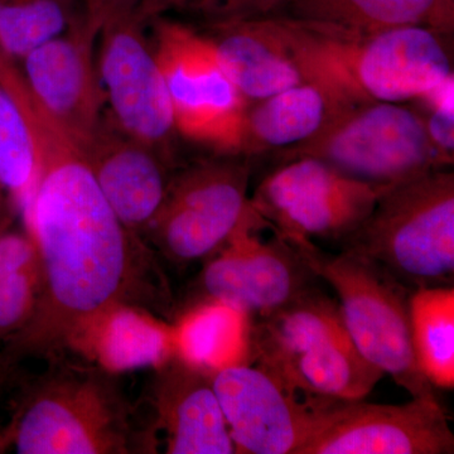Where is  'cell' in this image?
<instances>
[{"label":"cell","instance_id":"cell-27","mask_svg":"<svg viewBox=\"0 0 454 454\" xmlns=\"http://www.w3.org/2000/svg\"><path fill=\"white\" fill-rule=\"evenodd\" d=\"M38 286V267L0 279V345L22 330L31 318Z\"/></svg>","mask_w":454,"mask_h":454},{"label":"cell","instance_id":"cell-28","mask_svg":"<svg viewBox=\"0 0 454 454\" xmlns=\"http://www.w3.org/2000/svg\"><path fill=\"white\" fill-rule=\"evenodd\" d=\"M454 77L411 101L422 114L430 139L447 160L454 158Z\"/></svg>","mask_w":454,"mask_h":454},{"label":"cell","instance_id":"cell-14","mask_svg":"<svg viewBox=\"0 0 454 454\" xmlns=\"http://www.w3.org/2000/svg\"><path fill=\"white\" fill-rule=\"evenodd\" d=\"M101 18V2L85 0L82 17L67 31L17 62L33 97L82 151L104 118L97 67Z\"/></svg>","mask_w":454,"mask_h":454},{"label":"cell","instance_id":"cell-15","mask_svg":"<svg viewBox=\"0 0 454 454\" xmlns=\"http://www.w3.org/2000/svg\"><path fill=\"white\" fill-rule=\"evenodd\" d=\"M212 384L239 454H298L330 402L301 395L255 364L220 370Z\"/></svg>","mask_w":454,"mask_h":454},{"label":"cell","instance_id":"cell-30","mask_svg":"<svg viewBox=\"0 0 454 454\" xmlns=\"http://www.w3.org/2000/svg\"><path fill=\"white\" fill-rule=\"evenodd\" d=\"M14 447V427L11 420L0 424V454L8 452Z\"/></svg>","mask_w":454,"mask_h":454},{"label":"cell","instance_id":"cell-23","mask_svg":"<svg viewBox=\"0 0 454 454\" xmlns=\"http://www.w3.org/2000/svg\"><path fill=\"white\" fill-rule=\"evenodd\" d=\"M417 365L434 389H454V286L417 289L409 300Z\"/></svg>","mask_w":454,"mask_h":454},{"label":"cell","instance_id":"cell-2","mask_svg":"<svg viewBox=\"0 0 454 454\" xmlns=\"http://www.w3.org/2000/svg\"><path fill=\"white\" fill-rule=\"evenodd\" d=\"M11 422L20 454L158 453L154 420L140 417L116 372L65 355L27 382Z\"/></svg>","mask_w":454,"mask_h":454},{"label":"cell","instance_id":"cell-24","mask_svg":"<svg viewBox=\"0 0 454 454\" xmlns=\"http://www.w3.org/2000/svg\"><path fill=\"white\" fill-rule=\"evenodd\" d=\"M37 170L31 129L16 98L0 80V229L11 226L31 195Z\"/></svg>","mask_w":454,"mask_h":454},{"label":"cell","instance_id":"cell-4","mask_svg":"<svg viewBox=\"0 0 454 454\" xmlns=\"http://www.w3.org/2000/svg\"><path fill=\"white\" fill-rule=\"evenodd\" d=\"M339 244L411 292L454 286V173L433 170L387 187Z\"/></svg>","mask_w":454,"mask_h":454},{"label":"cell","instance_id":"cell-1","mask_svg":"<svg viewBox=\"0 0 454 454\" xmlns=\"http://www.w3.org/2000/svg\"><path fill=\"white\" fill-rule=\"evenodd\" d=\"M14 97L37 158L20 215L37 249L40 286L31 318L0 345V376L27 360L79 352L98 322L119 307L175 310L154 250L114 212L79 145L27 86Z\"/></svg>","mask_w":454,"mask_h":454},{"label":"cell","instance_id":"cell-7","mask_svg":"<svg viewBox=\"0 0 454 454\" xmlns=\"http://www.w3.org/2000/svg\"><path fill=\"white\" fill-rule=\"evenodd\" d=\"M149 18L145 0H103L98 80L116 127L177 167L179 134L153 41L145 33Z\"/></svg>","mask_w":454,"mask_h":454},{"label":"cell","instance_id":"cell-22","mask_svg":"<svg viewBox=\"0 0 454 454\" xmlns=\"http://www.w3.org/2000/svg\"><path fill=\"white\" fill-rule=\"evenodd\" d=\"M79 352L113 372L155 367L176 355L175 333L148 310L122 306L98 322Z\"/></svg>","mask_w":454,"mask_h":454},{"label":"cell","instance_id":"cell-19","mask_svg":"<svg viewBox=\"0 0 454 454\" xmlns=\"http://www.w3.org/2000/svg\"><path fill=\"white\" fill-rule=\"evenodd\" d=\"M82 153L114 212L142 238L160 210L177 167L119 129L110 116H104Z\"/></svg>","mask_w":454,"mask_h":454},{"label":"cell","instance_id":"cell-13","mask_svg":"<svg viewBox=\"0 0 454 454\" xmlns=\"http://www.w3.org/2000/svg\"><path fill=\"white\" fill-rule=\"evenodd\" d=\"M454 434L438 399L402 405L331 400L298 454H453Z\"/></svg>","mask_w":454,"mask_h":454},{"label":"cell","instance_id":"cell-17","mask_svg":"<svg viewBox=\"0 0 454 454\" xmlns=\"http://www.w3.org/2000/svg\"><path fill=\"white\" fill-rule=\"evenodd\" d=\"M363 101L340 83L325 79L253 101L243 114L234 155L250 160L301 148L319 138Z\"/></svg>","mask_w":454,"mask_h":454},{"label":"cell","instance_id":"cell-20","mask_svg":"<svg viewBox=\"0 0 454 454\" xmlns=\"http://www.w3.org/2000/svg\"><path fill=\"white\" fill-rule=\"evenodd\" d=\"M276 16L352 32L426 27L450 35L454 0H291Z\"/></svg>","mask_w":454,"mask_h":454},{"label":"cell","instance_id":"cell-16","mask_svg":"<svg viewBox=\"0 0 454 454\" xmlns=\"http://www.w3.org/2000/svg\"><path fill=\"white\" fill-rule=\"evenodd\" d=\"M202 35L247 103L300 83L327 80L312 61L300 27L292 18L212 23Z\"/></svg>","mask_w":454,"mask_h":454},{"label":"cell","instance_id":"cell-6","mask_svg":"<svg viewBox=\"0 0 454 454\" xmlns=\"http://www.w3.org/2000/svg\"><path fill=\"white\" fill-rule=\"evenodd\" d=\"M292 245L316 276L337 293L346 331L363 357L411 397L438 399L415 361L411 289L354 254L325 253L313 241Z\"/></svg>","mask_w":454,"mask_h":454},{"label":"cell","instance_id":"cell-29","mask_svg":"<svg viewBox=\"0 0 454 454\" xmlns=\"http://www.w3.org/2000/svg\"><path fill=\"white\" fill-rule=\"evenodd\" d=\"M38 267V255L31 236L26 231L0 230V279Z\"/></svg>","mask_w":454,"mask_h":454},{"label":"cell","instance_id":"cell-3","mask_svg":"<svg viewBox=\"0 0 454 454\" xmlns=\"http://www.w3.org/2000/svg\"><path fill=\"white\" fill-rule=\"evenodd\" d=\"M252 364L310 399H365L385 376L355 348L339 301L318 286L253 319Z\"/></svg>","mask_w":454,"mask_h":454},{"label":"cell","instance_id":"cell-8","mask_svg":"<svg viewBox=\"0 0 454 454\" xmlns=\"http://www.w3.org/2000/svg\"><path fill=\"white\" fill-rule=\"evenodd\" d=\"M250 177V160L236 155L217 154L176 169L142 238L172 264L206 262L252 216Z\"/></svg>","mask_w":454,"mask_h":454},{"label":"cell","instance_id":"cell-18","mask_svg":"<svg viewBox=\"0 0 454 454\" xmlns=\"http://www.w3.org/2000/svg\"><path fill=\"white\" fill-rule=\"evenodd\" d=\"M154 369L146 399L166 453H236L212 375L177 354Z\"/></svg>","mask_w":454,"mask_h":454},{"label":"cell","instance_id":"cell-26","mask_svg":"<svg viewBox=\"0 0 454 454\" xmlns=\"http://www.w3.org/2000/svg\"><path fill=\"white\" fill-rule=\"evenodd\" d=\"M291 0H146L152 17L167 8L186 9L207 25L276 16Z\"/></svg>","mask_w":454,"mask_h":454},{"label":"cell","instance_id":"cell-9","mask_svg":"<svg viewBox=\"0 0 454 454\" xmlns=\"http://www.w3.org/2000/svg\"><path fill=\"white\" fill-rule=\"evenodd\" d=\"M300 157L316 158L379 187L395 186L453 164L430 139L413 104L387 101L357 104L319 138L277 158L284 162Z\"/></svg>","mask_w":454,"mask_h":454},{"label":"cell","instance_id":"cell-21","mask_svg":"<svg viewBox=\"0 0 454 454\" xmlns=\"http://www.w3.org/2000/svg\"><path fill=\"white\" fill-rule=\"evenodd\" d=\"M252 324L247 313L220 301L192 304L173 325L176 354L210 375L252 364Z\"/></svg>","mask_w":454,"mask_h":454},{"label":"cell","instance_id":"cell-5","mask_svg":"<svg viewBox=\"0 0 454 454\" xmlns=\"http://www.w3.org/2000/svg\"><path fill=\"white\" fill-rule=\"evenodd\" d=\"M294 20L317 68L361 100L411 103L454 77L450 35L434 29L352 32Z\"/></svg>","mask_w":454,"mask_h":454},{"label":"cell","instance_id":"cell-12","mask_svg":"<svg viewBox=\"0 0 454 454\" xmlns=\"http://www.w3.org/2000/svg\"><path fill=\"white\" fill-rule=\"evenodd\" d=\"M267 226L254 211L225 247L203 262L187 307L220 301L256 319L317 288L319 278L294 245L271 230L268 240L260 236Z\"/></svg>","mask_w":454,"mask_h":454},{"label":"cell","instance_id":"cell-11","mask_svg":"<svg viewBox=\"0 0 454 454\" xmlns=\"http://www.w3.org/2000/svg\"><path fill=\"white\" fill-rule=\"evenodd\" d=\"M153 46L179 136L234 155L247 101L221 67L202 33L155 18Z\"/></svg>","mask_w":454,"mask_h":454},{"label":"cell","instance_id":"cell-10","mask_svg":"<svg viewBox=\"0 0 454 454\" xmlns=\"http://www.w3.org/2000/svg\"><path fill=\"white\" fill-rule=\"evenodd\" d=\"M387 188L348 177L316 158L300 157L268 173L250 203L269 229L289 243H340L366 220Z\"/></svg>","mask_w":454,"mask_h":454},{"label":"cell","instance_id":"cell-25","mask_svg":"<svg viewBox=\"0 0 454 454\" xmlns=\"http://www.w3.org/2000/svg\"><path fill=\"white\" fill-rule=\"evenodd\" d=\"M83 9L85 0H0V52L20 62L67 31Z\"/></svg>","mask_w":454,"mask_h":454}]
</instances>
